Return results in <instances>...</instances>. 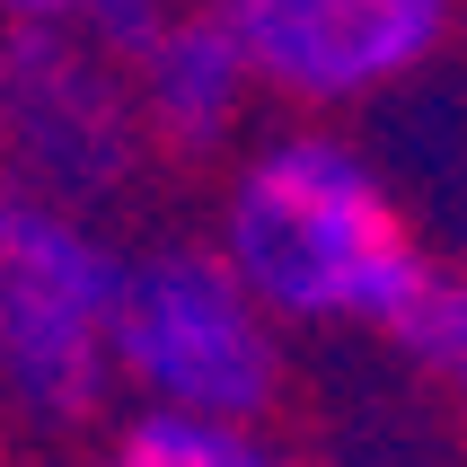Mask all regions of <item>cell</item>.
<instances>
[{
	"instance_id": "5",
	"label": "cell",
	"mask_w": 467,
	"mask_h": 467,
	"mask_svg": "<svg viewBox=\"0 0 467 467\" xmlns=\"http://www.w3.org/2000/svg\"><path fill=\"white\" fill-rule=\"evenodd\" d=\"M212 9L247 53L256 98H283L291 115H344L423 79L459 18V0H212Z\"/></svg>"
},
{
	"instance_id": "6",
	"label": "cell",
	"mask_w": 467,
	"mask_h": 467,
	"mask_svg": "<svg viewBox=\"0 0 467 467\" xmlns=\"http://www.w3.org/2000/svg\"><path fill=\"white\" fill-rule=\"evenodd\" d=\"M132 79V115H141V132H150L159 150L177 159H212L230 150L238 124H247V106H256V79H247V53L230 45V26H221V9H168V26H159L150 45L124 62Z\"/></svg>"
},
{
	"instance_id": "10",
	"label": "cell",
	"mask_w": 467,
	"mask_h": 467,
	"mask_svg": "<svg viewBox=\"0 0 467 467\" xmlns=\"http://www.w3.org/2000/svg\"><path fill=\"white\" fill-rule=\"evenodd\" d=\"M71 0H0V26H62Z\"/></svg>"
},
{
	"instance_id": "1",
	"label": "cell",
	"mask_w": 467,
	"mask_h": 467,
	"mask_svg": "<svg viewBox=\"0 0 467 467\" xmlns=\"http://www.w3.org/2000/svg\"><path fill=\"white\" fill-rule=\"evenodd\" d=\"M274 327H379L432 247L415 238L389 168L327 115L256 132L221 177L203 238Z\"/></svg>"
},
{
	"instance_id": "2",
	"label": "cell",
	"mask_w": 467,
	"mask_h": 467,
	"mask_svg": "<svg viewBox=\"0 0 467 467\" xmlns=\"http://www.w3.org/2000/svg\"><path fill=\"white\" fill-rule=\"evenodd\" d=\"M115 283L124 247L98 212L0 185V406L79 423L115 389Z\"/></svg>"
},
{
	"instance_id": "4",
	"label": "cell",
	"mask_w": 467,
	"mask_h": 467,
	"mask_svg": "<svg viewBox=\"0 0 467 467\" xmlns=\"http://www.w3.org/2000/svg\"><path fill=\"white\" fill-rule=\"evenodd\" d=\"M150 132L132 115L124 62L71 26H0V185L106 212L132 185Z\"/></svg>"
},
{
	"instance_id": "7",
	"label": "cell",
	"mask_w": 467,
	"mask_h": 467,
	"mask_svg": "<svg viewBox=\"0 0 467 467\" xmlns=\"http://www.w3.org/2000/svg\"><path fill=\"white\" fill-rule=\"evenodd\" d=\"M106 467H300V450L274 432V415H177L132 406L106 441Z\"/></svg>"
},
{
	"instance_id": "8",
	"label": "cell",
	"mask_w": 467,
	"mask_h": 467,
	"mask_svg": "<svg viewBox=\"0 0 467 467\" xmlns=\"http://www.w3.org/2000/svg\"><path fill=\"white\" fill-rule=\"evenodd\" d=\"M370 336L389 344L397 362H415L423 379H459L467 370V283H459V265L432 247V256L406 274V291L389 300V317H379Z\"/></svg>"
},
{
	"instance_id": "9",
	"label": "cell",
	"mask_w": 467,
	"mask_h": 467,
	"mask_svg": "<svg viewBox=\"0 0 467 467\" xmlns=\"http://www.w3.org/2000/svg\"><path fill=\"white\" fill-rule=\"evenodd\" d=\"M168 9H177V0H71L62 26H71L79 45H98L106 62H132V53L168 26Z\"/></svg>"
},
{
	"instance_id": "3",
	"label": "cell",
	"mask_w": 467,
	"mask_h": 467,
	"mask_svg": "<svg viewBox=\"0 0 467 467\" xmlns=\"http://www.w3.org/2000/svg\"><path fill=\"white\" fill-rule=\"evenodd\" d=\"M283 327L238 291L203 238H159L124 256L115 283V389L177 415H274L283 406Z\"/></svg>"
}]
</instances>
